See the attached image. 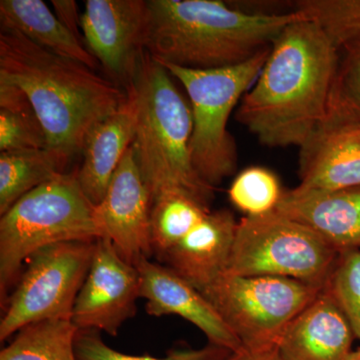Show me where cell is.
<instances>
[{
    "label": "cell",
    "instance_id": "1",
    "mask_svg": "<svg viewBox=\"0 0 360 360\" xmlns=\"http://www.w3.org/2000/svg\"><path fill=\"white\" fill-rule=\"evenodd\" d=\"M338 52L303 14L274 40L236 120L265 146L302 148L328 115Z\"/></svg>",
    "mask_w": 360,
    "mask_h": 360
},
{
    "label": "cell",
    "instance_id": "2",
    "mask_svg": "<svg viewBox=\"0 0 360 360\" xmlns=\"http://www.w3.org/2000/svg\"><path fill=\"white\" fill-rule=\"evenodd\" d=\"M0 82L20 89L39 116L49 148L70 161L97 123L115 112L127 90L89 66L42 49L0 26Z\"/></svg>",
    "mask_w": 360,
    "mask_h": 360
},
{
    "label": "cell",
    "instance_id": "3",
    "mask_svg": "<svg viewBox=\"0 0 360 360\" xmlns=\"http://www.w3.org/2000/svg\"><path fill=\"white\" fill-rule=\"evenodd\" d=\"M146 51L160 63L214 70L245 63L303 16L253 13L220 0H148Z\"/></svg>",
    "mask_w": 360,
    "mask_h": 360
},
{
    "label": "cell",
    "instance_id": "4",
    "mask_svg": "<svg viewBox=\"0 0 360 360\" xmlns=\"http://www.w3.org/2000/svg\"><path fill=\"white\" fill-rule=\"evenodd\" d=\"M127 89L137 108L132 148L153 202L176 191L210 207L214 187L201 179L191 160L193 111L169 71L146 51Z\"/></svg>",
    "mask_w": 360,
    "mask_h": 360
},
{
    "label": "cell",
    "instance_id": "5",
    "mask_svg": "<svg viewBox=\"0 0 360 360\" xmlns=\"http://www.w3.org/2000/svg\"><path fill=\"white\" fill-rule=\"evenodd\" d=\"M101 238L96 206L77 174L63 172L25 194L0 219L1 305L33 253L58 243Z\"/></svg>",
    "mask_w": 360,
    "mask_h": 360
},
{
    "label": "cell",
    "instance_id": "6",
    "mask_svg": "<svg viewBox=\"0 0 360 360\" xmlns=\"http://www.w3.org/2000/svg\"><path fill=\"white\" fill-rule=\"evenodd\" d=\"M270 49L240 65L214 70L160 63L188 94L193 118L191 160L208 186H219L236 172L238 149L227 124L232 111L259 77Z\"/></svg>",
    "mask_w": 360,
    "mask_h": 360
},
{
    "label": "cell",
    "instance_id": "7",
    "mask_svg": "<svg viewBox=\"0 0 360 360\" xmlns=\"http://www.w3.org/2000/svg\"><path fill=\"white\" fill-rule=\"evenodd\" d=\"M340 255L307 225L276 210L238 221L225 272L284 277L323 288Z\"/></svg>",
    "mask_w": 360,
    "mask_h": 360
},
{
    "label": "cell",
    "instance_id": "8",
    "mask_svg": "<svg viewBox=\"0 0 360 360\" xmlns=\"http://www.w3.org/2000/svg\"><path fill=\"white\" fill-rule=\"evenodd\" d=\"M323 288L276 276L222 274L203 295L248 349L276 347L293 319Z\"/></svg>",
    "mask_w": 360,
    "mask_h": 360
},
{
    "label": "cell",
    "instance_id": "9",
    "mask_svg": "<svg viewBox=\"0 0 360 360\" xmlns=\"http://www.w3.org/2000/svg\"><path fill=\"white\" fill-rule=\"evenodd\" d=\"M94 241H70L42 248L25 262L1 305L0 341L44 321H71L75 300L89 274Z\"/></svg>",
    "mask_w": 360,
    "mask_h": 360
},
{
    "label": "cell",
    "instance_id": "10",
    "mask_svg": "<svg viewBox=\"0 0 360 360\" xmlns=\"http://www.w3.org/2000/svg\"><path fill=\"white\" fill-rule=\"evenodd\" d=\"M80 20L86 49L129 89L146 51L148 0H86Z\"/></svg>",
    "mask_w": 360,
    "mask_h": 360
},
{
    "label": "cell",
    "instance_id": "11",
    "mask_svg": "<svg viewBox=\"0 0 360 360\" xmlns=\"http://www.w3.org/2000/svg\"><path fill=\"white\" fill-rule=\"evenodd\" d=\"M139 298V270L118 255L110 239H97L89 274L73 307V326L78 330L116 336L123 324L134 319Z\"/></svg>",
    "mask_w": 360,
    "mask_h": 360
},
{
    "label": "cell",
    "instance_id": "12",
    "mask_svg": "<svg viewBox=\"0 0 360 360\" xmlns=\"http://www.w3.org/2000/svg\"><path fill=\"white\" fill-rule=\"evenodd\" d=\"M151 208L153 200L131 146L96 205V215L103 238L110 239L118 255L134 266L153 255Z\"/></svg>",
    "mask_w": 360,
    "mask_h": 360
},
{
    "label": "cell",
    "instance_id": "13",
    "mask_svg": "<svg viewBox=\"0 0 360 360\" xmlns=\"http://www.w3.org/2000/svg\"><path fill=\"white\" fill-rule=\"evenodd\" d=\"M141 281V298L148 314L179 315L207 338L208 343L238 352L240 341L225 324L212 303L193 284L167 265L143 258L135 265Z\"/></svg>",
    "mask_w": 360,
    "mask_h": 360
},
{
    "label": "cell",
    "instance_id": "14",
    "mask_svg": "<svg viewBox=\"0 0 360 360\" xmlns=\"http://www.w3.org/2000/svg\"><path fill=\"white\" fill-rule=\"evenodd\" d=\"M300 187H360V122L328 112L300 148Z\"/></svg>",
    "mask_w": 360,
    "mask_h": 360
},
{
    "label": "cell",
    "instance_id": "15",
    "mask_svg": "<svg viewBox=\"0 0 360 360\" xmlns=\"http://www.w3.org/2000/svg\"><path fill=\"white\" fill-rule=\"evenodd\" d=\"M276 212L307 225L342 252L360 246V187L284 191Z\"/></svg>",
    "mask_w": 360,
    "mask_h": 360
},
{
    "label": "cell",
    "instance_id": "16",
    "mask_svg": "<svg viewBox=\"0 0 360 360\" xmlns=\"http://www.w3.org/2000/svg\"><path fill=\"white\" fill-rule=\"evenodd\" d=\"M354 336L345 315L323 288L288 324L276 347L283 360H347Z\"/></svg>",
    "mask_w": 360,
    "mask_h": 360
},
{
    "label": "cell",
    "instance_id": "17",
    "mask_svg": "<svg viewBox=\"0 0 360 360\" xmlns=\"http://www.w3.org/2000/svg\"><path fill=\"white\" fill-rule=\"evenodd\" d=\"M236 226L229 210H210L160 260L202 292L226 270Z\"/></svg>",
    "mask_w": 360,
    "mask_h": 360
},
{
    "label": "cell",
    "instance_id": "18",
    "mask_svg": "<svg viewBox=\"0 0 360 360\" xmlns=\"http://www.w3.org/2000/svg\"><path fill=\"white\" fill-rule=\"evenodd\" d=\"M124 103L90 130L82 148V167L77 172L80 186L94 205L103 200L115 170L132 146L136 125V101L127 89Z\"/></svg>",
    "mask_w": 360,
    "mask_h": 360
},
{
    "label": "cell",
    "instance_id": "19",
    "mask_svg": "<svg viewBox=\"0 0 360 360\" xmlns=\"http://www.w3.org/2000/svg\"><path fill=\"white\" fill-rule=\"evenodd\" d=\"M0 26L13 28L42 49L96 70L98 61L41 0H1Z\"/></svg>",
    "mask_w": 360,
    "mask_h": 360
},
{
    "label": "cell",
    "instance_id": "20",
    "mask_svg": "<svg viewBox=\"0 0 360 360\" xmlns=\"http://www.w3.org/2000/svg\"><path fill=\"white\" fill-rule=\"evenodd\" d=\"M70 160L51 148L11 151L0 155V214L21 198L56 175L63 174Z\"/></svg>",
    "mask_w": 360,
    "mask_h": 360
},
{
    "label": "cell",
    "instance_id": "21",
    "mask_svg": "<svg viewBox=\"0 0 360 360\" xmlns=\"http://www.w3.org/2000/svg\"><path fill=\"white\" fill-rule=\"evenodd\" d=\"M72 322L44 321L20 329L0 352V360H77Z\"/></svg>",
    "mask_w": 360,
    "mask_h": 360
},
{
    "label": "cell",
    "instance_id": "22",
    "mask_svg": "<svg viewBox=\"0 0 360 360\" xmlns=\"http://www.w3.org/2000/svg\"><path fill=\"white\" fill-rule=\"evenodd\" d=\"M210 210L191 196L176 191L155 198L151 208V240L158 259L186 238Z\"/></svg>",
    "mask_w": 360,
    "mask_h": 360
},
{
    "label": "cell",
    "instance_id": "23",
    "mask_svg": "<svg viewBox=\"0 0 360 360\" xmlns=\"http://www.w3.org/2000/svg\"><path fill=\"white\" fill-rule=\"evenodd\" d=\"M47 148L46 134L27 97L14 85L0 82V151Z\"/></svg>",
    "mask_w": 360,
    "mask_h": 360
},
{
    "label": "cell",
    "instance_id": "24",
    "mask_svg": "<svg viewBox=\"0 0 360 360\" xmlns=\"http://www.w3.org/2000/svg\"><path fill=\"white\" fill-rule=\"evenodd\" d=\"M293 7L316 23L338 51L360 45V0H298Z\"/></svg>",
    "mask_w": 360,
    "mask_h": 360
},
{
    "label": "cell",
    "instance_id": "25",
    "mask_svg": "<svg viewBox=\"0 0 360 360\" xmlns=\"http://www.w3.org/2000/svg\"><path fill=\"white\" fill-rule=\"evenodd\" d=\"M284 191L271 170L251 167L239 172L229 187L232 205L245 217H260L276 212Z\"/></svg>",
    "mask_w": 360,
    "mask_h": 360
},
{
    "label": "cell",
    "instance_id": "26",
    "mask_svg": "<svg viewBox=\"0 0 360 360\" xmlns=\"http://www.w3.org/2000/svg\"><path fill=\"white\" fill-rule=\"evenodd\" d=\"M77 360H225L231 352L212 343L201 348H174L163 357L122 354L108 347L98 331L78 330L75 340Z\"/></svg>",
    "mask_w": 360,
    "mask_h": 360
},
{
    "label": "cell",
    "instance_id": "27",
    "mask_svg": "<svg viewBox=\"0 0 360 360\" xmlns=\"http://www.w3.org/2000/svg\"><path fill=\"white\" fill-rule=\"evenodd\" d=\"M323 288L360 340V250L354 248L340 252Z\"/></svg>",
    "mask_w": 360,
    "mask_h": 360
},
{
    "label": "cell",
    "instance_id": "28",
    "mask_svg": "<svg viewBox=\"0 0 360 360\" xmlns=\"http://www.w3.org/2000/svg\"><path fill=\"white\" fill-rule=\"evenodd\" d=\"M340 58L329 112L360 122V45L347 47Z\"/></svg>",
    "mask_w": 360,
    "mask_h": 360
},
{
    "label": "cell",
    "instance_id": "29",
    "mask_svg": "<svg viewBox=\"0 0 360 360\" xmlns=\"http://www.w3.org/2000/svg\"><path fill=\"white\" fill-rule=\"evenodd\" d=\"M51 4L54 8V13L61 23L84 44V37L80 34L82 20L78 15L77 2L73 0H52Z\"/></svg>",
    "mask_w": 360,
    "mask_h": 360
},
{
    "label": "cell",
    "instance_id": "30",
    "mask_svg": "<svg viewBox=\"0 0 360 360\" xmlns=\"http://www.w3.org/2000/svg\"><path fill=\"white\" fill-rule=\"evenodd\" d=\"M225 360H283L277 347L248 349L241 347L238 352H231Z\"/></svg>",
    "mask_w": 360,
    "mask_h": 360
},
{
    "label": "cell",
    "instance_id": "31",
    "mask_svg": "<svg viewBox=\"0 0 360 360\" xmlns=\"http://www.w3.org/2000/svg\"><path fill=\"white\" fill-rule=\"evenodd\" d=\"M347 360H360V348L355 350V352H352Z\"/></svg>",
    "mask_w": 360,
    "mask_h": 360
}]
</instances>
